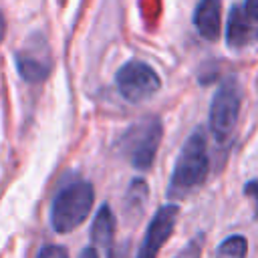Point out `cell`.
I'll return each mask as SVG.
<instances>
[{
    "label": "cell",
    "instance_id": "6da1fadb",
    "mask_svg": "<svg viewBox=\"0 0 258 258\" xmlns=\"http://www.w3.org/2000/svg\"><path fill=\"white\" fill-rule=\"evenodd\" d=\"M210 171V157H208V143L206 133L202 129H196L183 143L167 187L169 198H185L194 189H198Z\"/></svg>",
    "mask_w": 258,
    "mask_h": 258
},
{
    "label": "cell",
    "instance_id": "7a4b0ae2",
    "mask_svg": "<svg viewBox=\"0 0 258 258\" xmlns=\"http://www.w3.org/2000/svg\"><path fill=\"white\" fill-rule=\"evenodd\" d=\"M95 189L89 181L67 183L52 200L50 206V226L58 234H69L79 228L93 210Z\"/></svg>",
    "mask_w": 258,
    "mask_h": 258
},
{
    "label": "cell",
    "instance_id": "3957f363",
    "mask_svg": "<svg viewBox=\"0 0 258 258\" xmlns=\"http://www.w3.org/2000/svg\"><path fill=\"white\" fill-rule=\"evenodd\" d=\"M163 135V125L159 117H143L137 123L129 125L127 131L117 139V151L135 167V169H149L159 141Z\"/></svg>",
    "mask_w": 258,
    "mask_h": 258
},
{
    "label": "cell",
    "instance_id": "277c9868",
    "mask_svg": "<svg viewBox=\"0 0 258 258\" xmlns=\"http://www.w3.org/2000/svg\"><path fill=\"white\" fill-rule=\"evenodd\" d=\"M242 89L234 77L222 81L210 105V129L218 141H226L238 121Z\"/></svg>",
    "mask_w": 258,
    "mask_h": 258
},
{
    "label": "cell",
    "instance_id": "5b68a950",
    "mask_svg": "<svg viewBox=\"0 0 258 258\" xmlns=\"http://www.w3.org/2000/svg\"><path fill=\"white\" fill-rule=\"evenodd\" d=\"M115 83H117V89L123 95V99H127L129 103H141V101L149 99L151 95H155L161 87L157 73L143 60L125 62L117 71Z\"/></svg>",
    "mask_w": 258,
    "mask_h": 258
},
{
    "label": "cell",
    "instance_id": "8992f818",
    "mask_svg": "<svg viewBox=\"0 0 258 258\" xmlns=\"http://www.w3.org/2000/svg\"><path fill=\"white\" fill-rule=\"evenodd\" d=\"M14 60L18 75L28 83H42L52 69L48 44L40 34L30 36L26 44L14 54Z\"/></svg>",
    "mask_w": 258,
    "mask_h": 258
},
{
    "label": "cell",
    "instance_id": "52a82bcc",
    "mask_svg": "<svg viewBox=\"0 0 258 258\" xmlns=\"http://www.w3.org/2000/svg\"><path fill=\"white\" fill-rule=\"evenodd\" d=\"M177 216H179V208L175 204H165L161 206L151 222L147 224V230H145V236H143V242L137 250V256L135 258H157L161 246L169 240L173 228H175V222H177Z\"/></svg>",
    "mask_w": 258,
    "mask_h": 258
},
{
    "label": "cell",
    "instance_id": "ba28073f",
    "mask_svg": "<svg viewBox=\"0 0 258 258\" xmlns=\"http://www.w3.org/2000/svg\"><path fill=\"white\" fill-rule=\"evenodd\" d=\"M226 42L230 48H244L258 42V24L244 12L242 6H234L228 16Z\"/></svg>",
    "mask_w": 258,
    "mask_h": 258
},
{
    "label": "cell",
    "instance_id": "9c48e42d",
    "mask_svg": "<svg viewBox=\"0 0 258 258\" xmlns=\"http://www.w3.org/2000/svg\"><path fill=\"white\" fill-rule=\"evenodd\" d=\"M194 24L202 38L218 40L222 28V4L220 0H200L194 10Z\"/></svg>",
    "mask_w": 258,
    "mask_h": 258
},
{
    "label": "cell",
    "instance_id": "30bf717a",
    "mask_svg": "<svg viewBox=\"0 0 258 258\" xmlns=\"http://www.w3.org/2000/svg\"><path fill=\"white\" fill-rule=\"evenodd\" d=\"M115 238V216L107 204L97 210V216L91 226V240L101 248H111Z\"/></svg>",
    "mask_w": 258,
    "mask_h": 258
},
{
    "label": "cell",
    "instance_id": "8fae6325",
    "mask_svg": "<svg viewBox=\"0 0 258 258\" xmlns=\"http://www.w3.org/2000/svg\"><path fill=\"white\" fill-rule=\"evenodd\" d=\"M248 252V240L244 236H230L226 238L218 250H216V258H246Z\"/></svg>",
    "mask_w": 258,
    "mask_h": 258
},
{
    "label": "cell",
    "instance_id": "7c38bea8",
    "mask_svg": "<svg viewBox=\"0 0 258 258\" xmlns=\"http://www.w3.org/2000/svg\"><path fill=\"white\" fill-rule=\"evenodd\" d=\"M202 244H204V236H196L194 240H189L181 252L173 258H202Z\"/></svg>",
    "mask_w": 258,
    "mask_h": 258
},
{
    "label": "cell",
    "instance_id": "4fadbf2b",
    "mask_svg": "<svg viewBox=\"0 0 258 258\" xmlns=\"http://www.w3.org/2000/svg\"><path fill=\"white\" fill-rule=\"evenodd\" d=\"M36 258H69V252L64 246H58V244H48V246H42L38 256Z\"/></svg>",
    "mask_w": 258,
    "mask_h": 258
},
{
    "label": "cell",
    "instance_id": "5bb4252c",
    "mask_svg": "<svg viewBox=\"0 0 258 258\" xmlns=\"http://www.w3.org/2000/svg\"><path fill=\"white\" fill-rule=\"evenodd\" d=\"M109 258H131V242H121L109 248Z\"/></svg>",
    "mask_w": 258,
    "mask_h": 258
},
{
    "label": "cell",
    "instance_id": "9a60e30c",
    "mask_svg": "<svg viewBox=\"0 0 258 258\" xmlns=\"http://www.w3.org/2000/svg\"><path fill=\"white\" fill-rule=\"evenodd\" d=\"M244 194L254 200V210H256V218H258V181H248L244 187Z\"/></svg>",
    "mask_w": 258,
    "mask_h": 258
},
{
    "label": "cell",
    "instance_id": "2e32d148",
    "mask_svg": "<svg viewBox=\"0 0 258 258\" xmlns=\"http://www.w3.org/2000/svg\"><path fill=\"white\" fill-rule=\"evenodd\" d=\"M244 12H246L254 22H258V0H246Z\"/></svg>",
    "mask_w": 258,
    "mask_h": 258
},
{
    "label": "cell",
    "instance_id": "e0dca14e",
    "mask_svg": "<svg viewBox=\"0 0 258 258\" xmlns=\"http://www.w3.org/2000/svg\"><path fill=\"white\" fill-rule=\"evenodd\" d=\"M79 258H99V254H97V250H95L93 246H87V248L79 254Z\"/></svg>",
    "mask_w": 258,
    "mask_h": 258
},
{
    "label": "cell",
    "instance_id": "ac0fdd59",
    "mask_svg": "<svg viewBox=\"0 0 258 258\" xmlns=\"http://www.w3.org/2000/svg\"><path fill=\"white\" fill-rule=\"evenodd\" d=\"M4 34H6V18H4V12L0 10V42L4 40Z\"/></svg>",
    "mask_w": 258,
    "mask_h": 258
}]
</instances>
